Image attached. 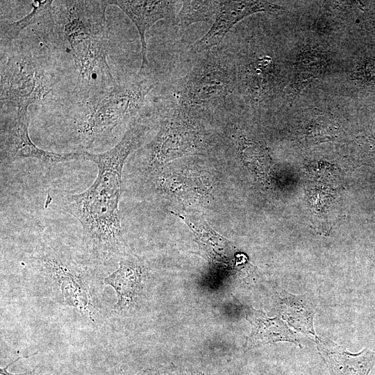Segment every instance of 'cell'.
Listing matches in <instances>:
<instances>
[{
	"mask_svg": "<svg viewBox=\"0 0 375 375\" xmlns=\"http://www.w3.org/2000/svg\"><path fill=\"white\" fill-rule=\"evenodd\" d=\"M149 125L135 121L112 148L101 153L81 151L82 159L93 162L97 176L93 183L80 193L51 190L46 206H53L74 216L83 228L84 252L92 262L106 264L125 252L119 203L122 174L128 156L143 142Z\"/></svg>",
	"mask_w": 375,
	"mask_h": 375,
	"instance_id": "6da1fadb",
	"label": "cell"
},
{
	"mask_svg": "<svg viewBox=\"0 0 375 375\" xmlns=\"http://www.w3.org/2000/svg\"><path fill=\"white\" fill-rule=\"evenodd\" d=\"M143 74H138L135 81L117 84L81 101L67 128L69 142L79 151H88L106 142L118 126L140 110L153 87Z\"/></svg>",
	"mask_w": 375,
	"mask_h": 375,
	"instance_id": "7a4b0ae2",
	"label": "cell"
},
{
	"mask_svg": "<svg viewBox=\"0 0 375 375\" xmlns=\"http://www.w3.org/2000/svg\"><path fill=\"white\" fill-rule=\"evenodd\" d=\"M84 253L76 256L67 246L56 240H40L31 256L34 271L50 285L60 292L65 303L86 311L92 303L90 287H93L96 272L88 265ZM88 313V311L87 310Z\"/></svg>",
	"mask_w": 375,
	"mask_h": 375,
	"instance_id": "3957f363",
	"label": "cell"
},
{
	"mask_svg": "<svg viewBox=\"0 0 375 375\" xmlns=\"http://www.w3.org/2000/svg\"><path fill=\"white\" fill-rule=\"evenodd\" d=\"M236 81L235 67L224 56L209 51L182 78L176 93L178 108L192 116L215 108L226 101Z\"/></svg>",
	"mask_w": 375,
	"mask_h": 375,
	"instance_id": "277c9868",
	"label": "cell"
},
{
	"mask_svg": "<svg viewBox=\"0 0 375 375\" xmlns=\"http://www.w3.org/2000/svg\"><path fill=\"white\" fill-rule=\"evenodd\" d=\"M57 83L40 58L12 50L1 70V107L28 112L32 104L45 102Z\"/></svg>",
	"mask_w": 375,
	"mask_h": 375,
	"instance_id": "5b68a950",
	"label": "cell"
},
{
	"mask_svg": "<svg viewBox=\"0 0 375 375\" xmlns=\"http://www.w3.org/2000/svg\"><path fill=\"white\" fill-rule=\"evenodd\" d=\"M201 142L200 131L192 116L178 108L162 122L148 146V172L153 174L169 160L193 153Z\"/></svg>",
	"mask_w": 375,
	"mask_h": 375,
	"instance_id": "8992f818",
	"label": "cell"
},
{
	"mask_svg": "<svg viewBox=\"0 0 375 375\" xmlns=\"http://www.w3.org/2000/svg\"><path fill=\"white\" fill-rule=\"evenodd\" d=\"M28 112H15L12 117L1 121V165L33 158L47 166L82 159L81 151L56 153L38 147L28 135Z\"/></svg>",
	"mask_w": 375,
	"mask_h": 375,
	"instance_id": "52a82bcc",
	"label": "cell"
},
{
	"mask_svg": "<svg viewBox=\"0 0 375 375\" xmlns=\"http://www.w3.org/2000/svg\"><path fill=\"white\" fill-rule=\"evenodd\" d=\"M282 8L266 1H219L213 22L207 33L192 45L195 51H209L220 44L240 21L259 12L276 11Z\"/></svg>",
	"mask_w": 375,
	"mask_h": 375,
	"instance_id": "ba28073f",
	"label": "cell"
},
{
	"mask_svg": "<svg viewBox=\"0 0 375 375\" xmlns=\"http://www.w3.org/2000/svg\"><path fill=\"white\" fill-rule=\"evenodd\" d=\"M109 5L120 8L135 25L140 35L142 62L139 74L145 72L147 59V31L160 19H174L177 1H108Z\"/></svg>",
	"mask_w": 375,
	"mask_h": 375,
	"instance_id": "9c48e42d",
	"label": "cell"
},
{
	"mask_svg": "<svg viewBox=\"0 0 375 375\" xmlns=\"http://www.w3.org/2000/svg\"><path fill=\"white\" fill-rule=\"evenodd\" d=\"M144 269L138 257L125 253L120 257L118 269L103 279V283L112 287L116 292V312L126 313L135 307L142 291Z\"/></svg>",
	"mask_w": 375,
	"mask_h": 375,
	"instance_id": "30bf717a",
	"label": "cell"
},
{
	"mask_svg": "<svg viewBox=\"0 0 375 375\" xmlns=\"http://www.w3.org/2000/svg\"><path fill=\"white\" fill-rule=\"evenodd\" d=\"M317 347L333 375H368L375 363V353L365 349L352 354L327 340L317 339Z\"/></svg>",
	"mask_w": 375,
	"mask_h": 375,
	"instance_id": "8fae6325",
	"label": "cell"
},
{
	"mask_svg": "<svg viewBox=\"0 0 375 375\" xmlns=\"http://www.w3.org/2000/svg\"><path fill=\"white\" fill-rule=\"evenodd\" d=\"M245 317L251 331L247 338L248 348L281 341L299 344L294 333L279 317H269L262 310L251 307L245 308Z\"/></svg>",
	"mask_w": 375,
	"mask_h": 375,
	"instance_id": "7c38bea8",
	"label": "cell"
},
{
	"mask_svg": "<svg viewBox=\"0 0 375 375\" xmlns=\"http://www.w3.org/2000/svg\"><path fill=\"white\" fill-rule=\"evenodd\" d=\"M193 232L199 248L210 259L226 263L230 258V246L226 239L218 234L197 212H173Z\"/></svg>",
	"mask_w": 375,
	"mask_h": 375,
	"instance_id": "4fadbf2b",
	"label": "cell"
},
{
	"mask_svg": "<svg viewBox=\"0 0 375 375\" xmlns=\"http://www.w3.org/2000/svg\"><path fill=\"white\" fill-rule=\"evenodd\" d=\"M53 1H33L31 11L19 20L12 22L1 20L0 41L1 46L10 45L20 32L29 25L36 24L44 19L49 15Z\"/></svg>",
	"mask_w": 375,
	"mask_h": 375,
	"instance_id": "5bb4252c",
	"label": "cell"
},
{
	"mask_svg": "<svg viewBox=\"0 0 375 375\" xmlns=\"http://www.w3.org/2000/svg\"><path fill=\"white\" fill-rule=\"evenodd\" d=\"M219 1H183L176 16L177 24L185 28L197 22L212 24Z\"/></svg>",
	"mask_w": 375,
	"mask_h": 375,
	"instance_id": "9a60e30c",
	"label": "cell"
},
{
	"mask_svg": "<svg viewBox=\"0 0 375 375\" xmlns=\"http://www.w3.org/2000/svg\"><path fill=\"white\" fill-rule=\"evenodd\" d=\"M362 76L367 79H375V60H370L363 67Z\"/></svg>",
	"mask_w": 375,
	"mask_h": 375,
	"instance_id": "2e32d148",
	"label": "cell"
},
{
	"mask_svg": "<svg viewBox=\"0 0 375 375\" xmlns=\"http://www.w3.org/2000/svg\"><path fill=\"white\" fill-rule=\"evenodd\" d=\"M115 375H125V374L124 372H120L117 373Z\"/></svg>",
	"mask_w": 375,
	"mask_h": 375,
	"instance_id": "e0dca14e",
	"label": "cell"
}]
</instances>
